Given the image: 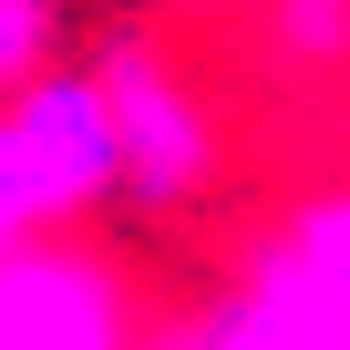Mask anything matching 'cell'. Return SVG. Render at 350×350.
Masks as SVG:
<instances>
[{
    "mask_svg": "<svg viewBox=\"0 0 350 350\" xmlns=\"http://www.w3.org/2000/svg\"><path fill=\"white\" fill-rule=\"evenodd\" d=\"M196 350H350V175L299 186L186 309Z\"/></svg>",
    "mask_w": 350,
    "mask_h": 350,
    "instance_id": "1",
    "label": "cell"
},
{
    "mask_svg": "<svg viewBox=\"0 0 350 350\" xmlns=\"http://www.w3.org/2000/svg\"><path fill=\"white\" fill-rule=\"evenodd\" d=\"M103 93H113V124H124V206L134 217H175L217 186V113L196 93V72L175 62L154 31H124L93 52Z\"/></svg>",
    "mask_w": 350,
    "mask_h": 350,
    "instance_id": "2",
    "label": "cell"
},
{
    "mask_svg": "<svg viewBox=\"0 0 350 350\" xmlns=\"http://www.w3.org/2000/svg\"><path fill=\"white\" fill-rule=\"evenodd\" d=\"M144 329L154 319H144L124 258L93 247L83 227L0 258V350H144Z\"/></svg>",
    "mask_w": 350,
    "mask_h": 350,
    "instance_id": "3",
    "label": "cell"
},
{
    "mask_svg": "<svg viewBox=\"0 0 350 350\" xmlns=\"http://www.w3.org/2000/svg\"><path fill=\"white\" fill-rule=\"evenodd\" d=\"M11 124H21V144L42 165L62 227L124 206V124H113V93H103L93 62H52L42 83H21L11 93Z\"/></svg>",
    "mask_w": 350,
    "mask_h": 350,
    "instance_id": "4",
    "label": "cell"
},
{
    "mask_svg": "<svg viewBox=\"0 0 350 350\" xmlns=\"http://www.w3.org/2000/svg\"><path fill=\"white\" fill-rule=\"evenodd\" d=\"M31 237H62V217H52V186H42V165H31L11 103H0V258L31 247Z\"/></svg>",
    "mask_w": 350,
    "mask_h": 350,
    "instance_id": "5",
    "label": "cell"
},
{
    "mask_svg": "<svg viewBox=\"0 0 350 350\" xmlns=\"http://www.w3.org/2000/svg\"><path fill=\"white\" fill-rule=\"evenodd\" d=\"M62 52V0H0V103H11L21 83H42Z\"/></svg>",
    "mask_w": 350,
    "mask_h": 350,
    "instance_id": "6",
    "label": "cell"
},
{
    "mask_svg": "<svg viewBox=\"0 0 350 350\" xmlns=\"http://www.w3.org/2000/svg\"><path fill=\"white\" fill-rule=\"evenodd\" d=\"M258 21H268V52H288V62L350 52V0H258Z\"/></svg>",
    "mask_w": 350,
    "mask_h": 350,
    "instance_id": "7",
    "label": "cell"
},
{
    "mask_svg": "<svg viewBox=\"0 0 350 350\" xmlns=\"http://www.w3.org/2000/svg\"><path fill=\"white\" fill-rule=\"evenodd\" d=\"M144 350H196V340H186V319H154V329H144Z\"/></svg>",
    "mask_w": 350,
    "mask_h": 350,
    "instance_id": "8",
    "label": "cell"
},
{
    "mask_svg": "<svg viewBox=\"0 0 350 350\" xmlns=\"http://www.w3.org/2000/svg\"><path fill=\"white\" fill-rule=\"evenodd\" d=\"M144 11H196V0H144Z\"/></svg>",
    "mask_w": 350,
    "mask_h": 350,
    "instance_id": "9",
    "label": "cell"
}]
</instances>
